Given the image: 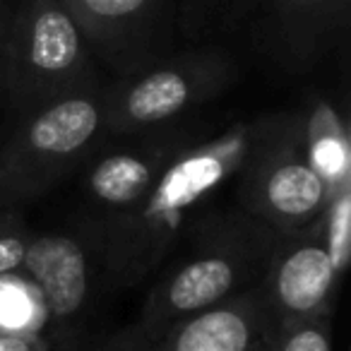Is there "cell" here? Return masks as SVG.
Here are the masks:
<instances>
[{
    "mask_svg": "<svg viewBox=\"0 0 351 351\" xmlns=\"http://www.w3.org/2000/svg\"><path fill=\"white\" fill-rule=\"evenodd\" d=\"M339 279L317 219L298 231L279 234L255 291L277 327L332 313Z\"/></svg>",
    "mask_w": 351,
    "mask_h": 351,
    "instance_id": "cell-9",
    "label": "cell"
},
{
    "mask_svg": "<svg viewBox=\"0 0 351 351\" xmlns=\"http://www.w3.org/2000/svg\"><path fill=\"white\" fill-rule=\"evenodd\" d=\"M250 135L253 121H239L212 137L193 140L135 205L99 221L94 245L111 287H135L159 269L169 250L236 178Z\"/></svg>",
    "mask_w": 351,
    "mask_h": 351,
    "instance_id": "cell-1",
    "label": "cell"
},
{
    "mask_svg": "<svg viewBox=\"0 0 351 351\" xmlns=\"http://www.w3.org/2000/svg\"><path fill=\"white\" fill-rule=\"evenodd\" d=\"M269 332L272 320L253 289L173 325L147 351H265Z\"/></svg>",
    "mask_w": 351,
    "mask_h": 351,
    "instance_id": "cell-12",
    "label": "cell"
},
{
    "mask_svg": "<svg viewBox=\"0 0 351 351\" xmlns=\"http://www.w3.org/2000/svg\"><path fill=\"white\" fill-rule=\"evenodd\" d=\"M20 116V125L0 147V210L44 195L106 135L101 82Z\"/></svg>",
    "mask_w": 351,
    "mask_h": 351,
    "instance_id": "cell-4",
    "label": "cell"
},
{
    "mask_svg": "<svg viewBox=\"0 0 351 351\" xmlns=\"http://www.w3.org/2000/svg\"><path fill=\"white\" fill-rule=\"evenodd\" d=\"M140 137H145V142L104 154L89 166L84 191L92 205L101 210V219L135 205L173 156L195 140L178 125L161 128Z\"/></svg>",
    "mask_w": 351,
    "mask_h": 351,
    "instance_id": "cell-11",
    "label": "cell"
},
{
    "mask_svg": "<svg viewBox=\"0 0 351 351\" xmlns=\"http://www.w3.org/2000/svg\"><path fill=\"white\" fill-rule=\"evenodd\" d=\"M308 159L325 183L327 197L351 188V145L346 116L325 94H313L298 108Z\"/></svg>",
    "mask_w": 351,
    "mask_h": 351,
    "instance_id": "cell-13",
    "label": "cell"
},
{
    "mask_svg": "<svg viewBox=\"0 0 351 351\" xmlns=\"http://www.w3.org/2000/svg\"><path fill=\"white\" fill-rule=\"evenodd\" d=\"M239 80L236 53L195 44L166 53L104 89V125L111 135H147L178 125L188 113L224 94Z\"/></svg>",
    "mask_w": 351,
    "mask_h": 351,
    "instance_id": "cell-5",
    "label": "cell"
},
{
    "mask_svg": "<svg viewBox=\"0 0 351 351\" xmlns=\"http://www.w3.org/2000/svg\"><path fill=\"white\" fill-rule=\"evenodd\" d=\"M0 351H53V341L44 332L0 327Z\"/></svg>",
    "mask_w": 351,
    "mask_h": 351,
    "instance_id": "cell-17",
    "label": "cell"
},
{
    "mask_svg": "<svg viewBox=\"0 0 351 351\" xmlns=\"http://www.w3.org/2000/svg\"><path fill=\"white\" fill-rule=\"evenodd\" d=\"M320 231L337 274L344 277L351 255V188H341L327 197L320 215Z\"/></svg>",
    "mask_w": 351,
    "mask_h": 351,
    "instance_id": "cell-14",
    "label": "cell"
},
{
    "mask_svg": "<svg viewBox=\"0 0 351 351\" xmlns=\"http://www.w3.org/2000/svg\"><path fill=\"white\" fill-rule=\"evenodd\" d=\"M34 231L27 226L17 207L0 210V279L20 272Z\"/></svg>",
    "mask_w": 351,
    "mask_h": 351,
    "instance_id": "cell-16",
    "label": "cell"
},
{
    "mask_svg": "<svg viewBox=\"0 0 351 351\" xmlns=\"http://www.w3.org/2000/svg\"><path fill=\"white\" fill-rule=\"evenodd\" d=\"M5 58V97L20 113L99 84L94 56L63 0H15Z\"/></svg>",
    "mask_w": 351,
    "mask_h": 351,
    "instance_id": "cell-7",
    "label": "cell"
},
{
    "mask_svg": "<svg viewBox=\"0 0 351 351\" xmlns=\"http://www.w3.org/2000/svg\"><path fill=\"white\" fill-rule=\"evenodd\" d=\"M236 178L239 207L277 234L303 229L325 210L327 191L308 159L298 111L255 118Z\"/></svg>",
    "mask_w": 351,
    "mask_h": 351,
    "instance_id": "cell-6",
    "label": "cell"
},
{
    "mask_svg": "<svg viewBox=\"0 0 351 351\" xmlns=\"http://www.w3.org/2000/svg\"><path fill=\"white\" fill-rule=\"evenodd\" d=\"M12 5H15V0H0V25L8 22V17H10V12H12Z\"/></svg>",
    "mask_w": 351,
    "mask_h": 351,
    "instance_id": "cell-20",
    "label": "cell"
},
{
    "mask_svg": "<svg viewBox=\"0 0 351 351\" xmlns=\"http://www.w3.org/2000/svg\"><path fill=\"white\" fill-rule=\"evenodd\" d=\"M8 22H10V17H8ZM8 22H3V25H0V97L5 94V84H8V58H5Z\"/></svg>",
    "mask_w": 351,
    "mask_h": 351,
    "instance_id": "cell-19",
    "label": "cell"
},
{
    "mask_svg": "<svg viewBox=\"0 0 351 351\" xmlns=\"http://www.w3.org/2000/svg\"><path fill=\"white\" fill-rule=\"evenodd\" d=\"M279 234L239 210H207L181 241L186 250L154 279L137 327L152 341L173 325L253 291L267 267Z\"/></svg>",
    "mask_w": 351,
    "mask_h": 351,
    "instance_id": "cell-2",
    "label": "cell"
},
{
    "mask_svg": "<svg viewBox=\"0 0 351 351\" xmlns=\"http://www.w3.org/2000/svg\"><path fill=\"white\" fill-rule=\"evenodd\" d=\"M94 58L128 75L166 56L178 0H63Z\"/></svg>",
    "mask_w": 351,
    "mask_h": 351,
    "instance_id": "cell-8",
    "label": "cell"
},
{
    "mask_svg": "<svg viewBox=\"0 0 351 351\" xmlns=\"http://www.w3.org/2000/svg\"><path fill=\"white\" fill-rule=\"evenodd\" d=\"M181 32L193 44L241 41L274 68H315L349 27V0H183Z\"/></svg>",
    "mask_w": 351,
    "mask_h": 351,
    "instance_id": "cell-3",
    "label": "cell"
},
{
    "mask_svg": "<svg viewBox=\"0 0 351 351\" xmlns=\"http://www.w3.org/2000/svg\"><path fill=\"white\" fill-rule=\"evenodd\" d=\"M265 351H335L332 313L272 327Z\"/></svg>",
    "mask_w": 351,
    "mask_h": 351,
    "instance_id": "cell-15",
    "label": "cell"
},
{
    "mask_svg": "<svg viewBox=\"0 0 351 351\" xmlns=\"http://www.w3.org/2000/svg\"><path fill=\"white\" fill-rule=\"evenodd\" d=\"M149 346H152V339L137 327V322H132L130 327H125V330L118 332L116 337H111V339L104 346H99L97 351H147Z\"/></svg>",
    "mask_w": 351,
    "mask_h": 351,
    "instance_id": "cell-18",
    "label": "cell"
},
{
    "mask_svg": "<svg viewBox=\"0 0 351 351\" xmlns=\"http://www.w3.org/2000/svg\"><path fill=\"white\" fill-rule=\"evenodd\" d=\"M17 274L36 289L49 325L63 332L80 320L92 298L94 258L82 239L63 231L32 234Z\"/></svg>",
    "mask_w": 351,
    "mask_h": 351,
    "instance_id": "cell-10",
    "label": "cell"
}]
</instances>
